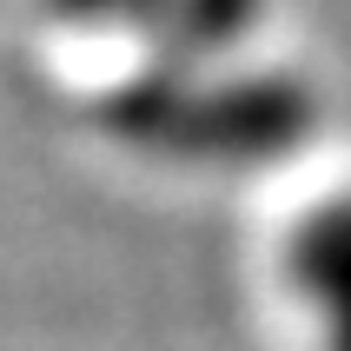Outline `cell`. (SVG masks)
Wrapping results in <instances>:
<instances>
[{"instance_id": "cell-1", "label": "cell", "mask_w": 351, "mask_h": 351, "mask_svg": "<svg viewBox=\"0 0 351 351\" xmlns=\"http://www.w3.org/2000/svg\"><path fill=\"white\" fill-rule=\"evenodd\" d=\"M113 133L166 159L193 166H258L312 133V93L298 80L252 73V80H179L153 73L113 93Z\"/></svg>"}, {"instance_id": "cell-2", "label": "cell", "mask_w": 351, "mask_h": 351, "mask_svg": "<svg viewBox=\"0 0 351 351\" xmlns=\"http://www.w3.org/2000/svg\"><path fill=\"white\" fill-rule=\"evenodd\" d=\"M292 278L318 305L325 351H351V199L318 206L292 239Z\"/></svg>"}, {"instance_id": "cell-3", "label": "cell", "mask_w": 351, "mask_h": 351, "mask_svg": "<svg viewBox=\"0 0 351 351\" xmlns=\"http://www.w3.org/2000/svg\"><path fill=\"white\" fill-rule=\"evenodd\" d=\"M146 34L166 53H219L258 20V0H146Z\"/></svg>"}, {"instance_id": "cell-4", "label": "cell", "mask_w": 351, "mask_h": 351, "mask_svg": "<svg viewBox=\"0 0 351 351\" xmlns=\"http://www.w3.org/2000/svg\"><path fill=\"white\" fill-rule=\"evenodd\" d=\"M53 7H66V14H80V20H106V14H146V0H53Z\"/></svg>"}]
</instances>
